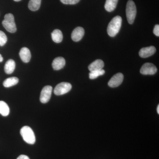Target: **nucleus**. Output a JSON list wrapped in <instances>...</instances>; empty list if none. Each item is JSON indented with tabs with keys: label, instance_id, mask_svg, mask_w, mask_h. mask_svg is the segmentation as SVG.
<instances>
[{
	"label": "nucleus",
	"instance_id": "nucleus-1",
	"mask_svg": "<svg viewBox=\"0 0 159 159\" xmlns=\"http://www.w3.org/2000/svg\"><path fill=\"white\" fill-rule=\"evenodd\" d=\"M122 19L119 16L114 17L107 27V31L108 35L111 37H114L118 33L122 25Z\"/></svg>",
	"mask_w": 159,
	"mask_h": 159
},
{
	"label": "nucleus",
	"instance_id": "nucleus-2",
	"mask_svg": "<svg viewBox=\"0 0 159 159\" xmlns=\"http://www.w3.org/2000/svg\"><path fill=\"white\" fill-rule=\"evenodd\" d=\"M21 135L24 141L31 145H33L35 142V135L31 127L25 126L21 129L20 131Z\"/></svg>",
	"mask_w": 159,
	"mask_h": 159
},
{
	"label": "nucleus",
	"instance_id": "nucleus-3",
	"mask_svg": "<svg viewBox=\"0 0 159 159\" xmlns=\"http://www.w3.org/2000/svg\"><path fill=\"white\" fill-rule=\"evenodd\" d=\"M2 24L5 29L10 33H14L16 31L14 17L11 13H8L5 16Z\"/></svg>",
	"mask_w": 159,
	"mask_h": 159
},
{
	"label": "nucleus",
	"instance_id": "nucleus-4",
	"mask_svg": "<svg viewBox=\"0 0 159 159\" xmlns=\"http://www.w3.org/2000/svg\"><path fill=\"white\" fill-rule=\"evenodd\" d=\"M137 14L136 6L134 1L129 0L126 5V15L127 21L129 24H133Z\"/></svg>",
	"mask_w": 159,
	"mask_h": 159
},
{
	"label": "nucleus",
	"instance_id": "nucleus-5",
	"mask_svg": "<svg viewBox=\"0 0 159 159\" xmlns=\"http://www.w3.org/2000/svg\"><path fill=\"white\" fill-rule=\"evenodd\" d=\"M72 85L68 82H61L56 86L54 89V93L57 96L64 95L70 91Z\"/></svg>",
	"mask_w": 159,
	"mask_h": 159
},
{
	"label": "nucleus",
	"instance_id": "nucleus-6",
	"mask_svg": "<svg viewBox=\"0 0 159 159\" xmlns=\"http://www.w3.org/2000/svg\"><path fill=\"white\" fill-rule=\"evenodd\" d=\"M52 87L50 85L46 86L43 89L40 97V100L42 103H47L50 100L52 93Z\"/></svg>",
	"mask_w": 159,
	"mask_h": 159
},
{
	"label": "nucleus",
	"instance_id": "nucleus-7",
	"mask_svg": "<svg viewBox=\"0 0 159 159\" xmlns=\"http://www.w3.org/2000/svg\"><path fill=\"white\" fill-rule=\"evenodd\" d=\"M156 66L151 63H146L142 66L140 73L143 75H154L157 73Z\"/></svg>",
	"mask_w": 159,
	"mask_h": 159
},
{
	"label": "nucleus",
	"instance_id": "nucleus-8",
	"mask_svg": "<svg viewBox=\"0 0 159 159\" xmlns=\"http://www.w3.org/2000/svg\"><path fill=\"white\" fill-rule=\"evenodd\" d=\"M123 78L124 76L121 73H118L115 74L109 81V86L111 88L117 87L122 83Z\"/></svg>",
	"mask_w": 159,
	"mask_h": 159
},
{
	"label": "nucleus",
	"instance_id": "nucleus-9",
	"mask_svg": "<svg viewBox=\"0 0 159 159\" xmlns=\"http://www.w3.org/2000/svg\"><path fill=\"white\" fill-rule=\"evenodd\" d=\"M156 51V49L153 46L142 48L139 51V56L142 58H146L153 55Z\"/></svg>",
	"mask_w": 159,
	"mask_h": 159
},
{
	"label": "nucleus",
	"instance_id": "nucleus-10",
	"mask_svg": "<svg viewBox=\"0 0 159 159\" xmlns=\"http://www.w3.org/2000/svg\"><path fill=\"white\" fill-rule=\"evenodd\" d=\"M84 34V30L82 27L75 28L71 34V38L74 42H78L82 39Z\"/></svg>",
	"mask_w": 159,
	"mask_h": 159
},
{
	"label": "nucleus",
	"instance_id": "nucleus-11",
	"mask_svg": "<svg viewBox=\"0 0 159 159\" xmlns=\"http://www.w3.org/2000/svg\"><path fill=\"white\" fill-rule=\"evenodd\" d=\"M66 65L65 59L63 57H56L53 60L52 65L53 68L55 70H61Z\"/></svg>",
	"mask_w": 159,
	"mask_h": 159
},
{
	"label": "nucleus",
	"instance_id": "nucleus-12",
	"mask_svg": "<svg viewBox=\"0 0 159 159\" xmlns=\"http://www.w3.org/2000/svg\"><path fill=\"white\" fill-rule=\"evenodd\" d=\"M19 55L21 59L24 62L28 63L31 58L30 50L27 48H23L20 51Z\"/></svg>",
	"mask_w": 159,
	"mask_h": 159
},
{
	"label": "nucleus",
	"instance_id": "nucleus-13",
	"mask_svg": "<svg viewBox=\"0 0 159 159\" xmlns=\"http://www.w3.org/2000/svg\"><path fill=\"white\" fill-rule=\"evenodd\" d=\"M104 66V63L102 60L97 59L92 62L89 66V70L90 72L102 70Z\"/></svg>",
	"mask_w": 159,
	"mask_h": 159
},
{
	"label": "nucleus",
	"instance_id": "nucleus-14",
	"mask_svg": "<svg viewBox=\"0 0 159 159\" xmlns=\"http://www.w3.org/2000/svg\"><path fill=\"white\" fill-rule=\"evenodd\" d=\"M16 67L15 62L13 60L9 59L5 64L4 70L6 74H10L14 72Z\"/></svg>",
	"mask_w": 159,
	"mask_h": 159
},
{
	"label": "nucleus",
	"instance_id": "nucleus-15",
	"mask_svg": "<svg viewBox=\"0 0 159 159\" xmlns=\"http://www.w3.org/2000/svg\"><path fill=\"white\" fill-rule=\"evenodd\" d=\"M119 0H106L104 7L106 10L111 12L115 10L118 4Z\"/></svg>",
	"mask_w": 159,
	"mask_h": 159
},
{
	"label": "nucleus",
	"instance_id": "nucleus-16",
	"mask_svg": "<svg viewBox=\"0 0 159 159\" xmlns=\"http://www.w3.org/2000/svg\"><path fill=\"white\" fill-rule=\"evenodd\" d=\"M51 37L54 42L60 43L63 39L62 32L59 29H55L51 33Z\"/></svg>",
	"mask_w": 159,
	"mask_h": 159
},
{
	"label": "nucleus",
	"instance_id": "nucleus-17",
	"mask_svg": "<svg viewBox=\"0 0 159 159\" xmlns=\"http://www.w3.org/2000/svg\"><path fill=\"white\" fill-rule=\"evenodd\" d=\"M19 82V79L16 77H11L7 78L3 82V85L5 87L9 88L16 85Z\"/></svg>",
	"mask_w": 159,
	"mask_h": 159
},
{
	"label": "nucleus",
	"instance_id": "nucleus-18",
	"mask_svg": "<svg viewBox=\"0 0 159 159\" xmlns=\"http://www.w3.org/2000/svg\"><path fill=\"white\" fill-rule=\"evenodd\" d=\"M10 110L8 104L3 101H0V114L3 116H7L9 115Z\"/></svg>",
	"mask_w": 159,
	"mask_h": 159
},
{
	"label": "nucleus",
	"instance_id": "nucleus-19",
	"mask_svg": "<svg viewBox=\"0 0 159 159\" xmlns=\"http://www.w3.org/2000/svg\"><path fill=\"white\" fill-rule=\"evenodd\" d=\"M41 3V0H30L29 5V9L31 11H37L39 9Z\"/></svg>",
	"mask_w": 159,
	"mask_h": 159
},
{
	"label": "nucleus",
	"instance_id": "nucleus-20",
	"mask_svg": "<svg viewBox=\"0 0 159 159\" xmlns=\"http://www.w3.org/2000/svg\"><path fill=\"white\" fill-rule=\"evenodd\" d=\"M105 70H95L90 72L89 74V78L90 79H95L97 78L100 76H102L105 74Z\"/></svg>",
	"mask_w": 159,
	"mask_h": 159
},
{
	"label": "nucleus",
	"instance_id": "nucleus-21",
	"mask_svg": "<svg viewBox=\"0 0 159 159\" xmlns=\"http://www.w3.org/2000/svg\"><path fill=\"white\" fill-rule=\"evenodd\" d=\"M7 41V37L3 31H0V46H3Z\"/></svg>",
	"mask_w": 159,
	"mask_h": 159
},
{
	"label": "nucleus",
	"instance_id": "nucleus-22",
	"mask_svg": "<svg viewBox=\"0 0 159 159\" xmlns=\"http://www.w3.org/2000/svg\"><path fill=\"white\" fill-rule=\"evenodd\" d=\"M80 0H60L61 2L66 5H75L79 2Z\"/></svg>",
	"mask_w": 159,
	"mask_h": 159
},
{
	"label": "nucleus",
	"instance_id": "nucleus-23",
	"mask_svg": "<svg viewBox=\"0 0 159 159\" xmlns=\"http://www.w3.org/2000/svg\"><path fill=\"white\" fill-rule=\"evenodd\" d=\"M153 33L157 36H159V25H156L153 29Z\"/></svg>",
	"mask_w": 159,
	"mask_h": 159
},
{
	"label": "nucleus",
	"instance_id": "nucleus-24",
	"mask_svg": "<svg viewBox=\"0 0 159 159\" xmlns=\"http://www.w3.org/2000/svg\"><path fill=\"white\" fill-rule=\"evenodd\" d=\"M16 159H30V158L27 156L25 155H20V156L18 157Z\"/></svg>",
	"mask_w": 159,
	"mask_h": 159
},
{
	"label": "nucleus",
	"instance_id": "nucleus-25",
	"mask_svg": "<svg viewBox=\"0 0 159 159\" xmlns=\"http://www.w3.org/2000/svg\"><path fill=\"white\" fill-rule=\"evenodd\" d=\"M3 61V57H2V55L0 54V62H2Z\"/></svg>",
	"mask_w": 159,
	"mask_h": 159
},
{
	"label": "nucleus",
	"instance_id": "nucleus-26",
	"mask_svg": "<svg viewBox=\"0 0 159 159\" xmlns=\"http://www.w3.org/2000/svg\"><path fill=\"white\" fill-rule=\"evenodd\" d=\"M157 112L158 114H159V105H158L157 107Z\"/></svg>",
	"mask_w": 159,
	"mask_h": 159
},
{
	"label": "nucleus",
	"instance_id": "nucleus-27",
	"mask_svg": "<svg viewBox=\"0 0 159 159\" xmlns=\"http://www.w3.org/2000/svg\"><path fill=\"white\" fill-rule=\"evenodd\" d=\"M13 1H15V2H20L21 0H13Z\"/></svg>",
	"mask_w": 159,
	"mask_h": 159
}]
</instances>
